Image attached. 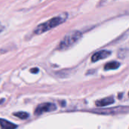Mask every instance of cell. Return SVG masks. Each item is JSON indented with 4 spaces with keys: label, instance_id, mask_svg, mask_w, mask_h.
<instances>
[{
    "label": "cell",
    "instance_id": "8fae6325",
    "mask_svg": "<svg viewBox=\"0 0 129 129\" xmlns=\"http://www.w3.org/2000/svg\"><path fill=\"white\" fill-rule=\"evenodd\" d=\"M128 96H129V93H128Z\"/></svg>",
    "mask_w": 129,
    "mask_h": 129
},
{
    "label": "cell",
    "instance_id": "7a4b0ae2",
    "mask_svg": "<svg viewBox=\"0 0 129 129\" xmlns=\"http://www.w3.org/2000/svg\"><path fill=\"white\" fill-rule=\"evenodd\" d=\"M82 38V33L79 31H73L67 35L64 39L61 41L58 46V49L65 50L73 46Z\"/></svg>",
    "mask_w": 129,
    "mask_h": 129
},
{
    "label": "cell",
    "instance_id": "5b68a950",
    "mask_svg": "<svg viewBox=\"0 0 129 129\" xmlns=\"http://www.w3.org/2000/svg\"><path fill=\"white\" fill-rule=\"evenodd\" d=\"M114 103V99L113 97H108L101 100H99L98 101H96L95 104L98 107H105V106H108L110 104H113Z\"/></svg>",
    "mask_w": 129,
    "mask_h": 129
},
{
    "label": "cell",
    "instance_id": "30bf717a",
    "mask_svg": "<svg viewBox=\"0 0 129 129\" xmlns=\"http://www.w3.org/2000/svg\"><path fill=\"white\" fill-rule=\"evenodd\" d=\"M2 29H3V26L0 24V32H2Z\"/></svg>",
    "mask_w": 129,
    "mask_h": 129
},
{
    "label": "cell",
    "instance_id": "9c48e42d",
    "mask_svg": "<svg viewBox=\"0 0 129 129\" xmlns=\"http://www.w3.org/2000/svg\"><path fill=\"white\" fill-rule=\"evenodd\" d=\"M30 71H31L32 73H37L39 72V69H38V68H33V69H32Z\"/></svg>",
    "mask_w": 129,
    "mask_h": 129
},
{
    "label": "cell",
    "instance_id": "3957f363",
    "mask_svg": "<svg viewBox=\"0 0 129 129\" xmlns=\"http://www.w3.org/2000/svg\"><path fill=\"white\" fill-rule=\"evenodd\" d=\"M56 110V106L51 103H44L37 107L35 111L36 115H41L44 113L52 112Z\"/></svg>",
    "mask_w": 129,
    "mask_h": 129
},
{
    "label": "cell",
    "instance_id": "52a82bcc",
    "mask_svg": "<svg viewBox=\"0 0 129 129\" xmlns=\"http://www.w3.org/2000/svg\"><path fill=\"white\" fill-rule=\"evenodd\" d=\"M119 66H120L119 63H118V62H116V61H113V62L107 63L104 66V70H116V69L119 68Z\"/></svg>",
    "mask_w": 129,
    "mask_h": 129
},
{
    "label": "cell",
    "instance_id": "ba28073f",
    "mask_svg": "<svg viewBox=\"0 0 129 129\" xmlns=\"http://www.w3.org/2000/svg\"><path fill=\"white\" fill-rule=\"evenodd\" d=\"M14 116L18 117L20 119H26L29 117V114L26 112H18V113H14Z\"/></svg>",
    "mask_w": 129,
    "mask_h": 129
},
{
    "label": "cell",
    "instance_id": "8992f818",
    "mask_svg": "<svg viewBox=\"0 0 129 129\" xmlns=\"http://www.w3.org/2000/svg\"><path fill=\"white\" fill-rule=\"evenodd\" d=\"M0 126L2 129H14L17 128V125L15 124L3 119H0Z\"/></svg>",
    "mask_w": 129,
    "mask_h": 129
},
{
    "label": "cell",
    "instance_id": "277c9868",
    "mask_svg": "<svg viewBox=\"0 0 129 129\" xmlns=\"http://www.w3.org/2000/svg\"><path fill=\"white\" fill-rule=\"evenodd\" d=\"M110 54H111V52H110V51H107V50H102V51H98V52H96V53L92 56L91 60H92V62H96V61H98V60H100L107 58V57H109Z\"/></svg>",
    "mask_w": 129,
    "mask_h": 129
},
{
    "label": "cell",
    "instance_id": "6da1fadb",
    "mask_svg": "<svg viewBox=\"0 0 129 129\" xmlns=\"http://www.w3.org/2000/svg\"><path fill=\"white\" fill-rule=\"evenodd\" d=\"M67 17V14H60L57 17H53L51 18V20L43 23H41L39 24L34 30V33L36 34H42L58 25H60V23H63L66 19Z\"/></svg>",
    "mask_w": 129,
    "mask_h": 129
}]
</instances>
